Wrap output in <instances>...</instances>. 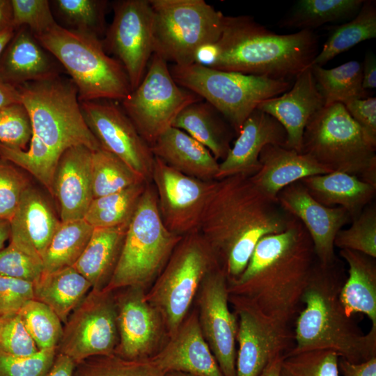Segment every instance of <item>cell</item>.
I'll return each mask as SVG.
<instances>
[{
  "instance_id": "obj_1",
  "label": "cell",
  "mask_w": 376,
  "mask_h": 376,
  "mask_svg": "<svg viewBox=\"0 0 376 376\" xmlns=\"http://www.w3.org/2000/svg\"><path fill=\"white\" fill-rule=\"evenodd\" d=\"M32 127L25 150L0 143V158L31 173L53 196V180L58 159L69 148L100 146L81 113L78 91L71 79L61 75L17 87Z\"/></svg>"
},
{
  "instance_id": "obj_2",
  "label": "cell",
  "mask_w": 376,
  "mask_h": 376,
  "mask_svg": "<svg viewBox=\"0 0 376 376\" xmlns=\"http://www.w3.org/2000/svg\"><path fill=\"white\" fill-rule=\"evenodd\" d=\"M315 258L307 230L292 216L283 231L259 240L242 273L228 280V293L246 299L265 315L290 325L301 310Z\"/></svg>"
},
{
  "instance_id": "obj_3",
  "label": "cell",
  "mask_w": 376,
  "mask_h": 376,
  "mask_svg": "<svg viewBox=\"0 0 376 376\" xmlns=\"http://www.w3.org/2000/svg\"><path fill=\"white\" fill-rule=\"evenodd\" d=\"M291 218L250 177L236 175L216 180L198 231L232 280L242 273L259 240L283 231Z\"/></svg>"
},
{
  "instance_id": "obj_4",
  "label": "cell",
  "mask_w": 376,
  "mask_h": 376,
  "mask_svg": "<svg viewBox=\"0 0 376 376\" xmlns=\"http://www.w3.org/2000/svg\"><path fill=\"white\" fill-rule=\"evenodd\" d=\"M318 36L299 30L278 34L249 15L226 16L217 41L202 52L211 68L293 81L319 52Z\"/></svg>"
},
{
  "instance_id": "obj_5",
  "label": "cell",
  "mask_w": 376,
  "mask_h": 376,
  "mask_svg": "<svg viewBox=\"0 0 376 376\" xmlns=\"http://www.w3.org/2000/svg\"><path fill=\"white\" fill-rule=\"evenodd\" d=\"M344 281L335 263L322 266L317 261L296 317L295 345L285 355L325 350L352 363L376 357V333L363 334L343 306Z\"/></svg>"
},
{
  "instance_id": "obj_6",
  "label": "cell",
  "mask_w": 376,
  "mask_h": 376,
  "mask_svg": "<svg viewBox=\"0 0 376 376\" xmlns=\"http://www.w3.org/2000/svg\"><path fill=\"white\" fill-rule=\"evenodd\" d=\"M35 37L70 75L79 102H120L132 92L123 66L106 53L100 38L65 29L58 23Z\"/></svg>"
},
{
  "instance_id": "obj_7",
  "label": "cell",
  "mask_w": 376,
  "mask_h": 376,
  "mask_svg": "<svg viewBox=\"0 0 376 376\" xmlns=\"http://www.w3.org/2000/svg\"><path fill=\"white\" fill-rule=\"evenodd\" d=\"M182 237L165 226L156 191L148 182L128 224L116 268L103 289L110 292L128 287L146 290L162 271Z\"/></svg>"
},
{
  "instance_id": "obj_8",
  "label": "cell",
  "mask_w": 376,
  "mask_h": 376,
  "mask_svg": "<svg viewBox=\"0 0 376 376\" xmlns=\"http://www.w3.org/2000/svg\"><path fill=\"white\" fill-rule=\"evenodd\" d=\"M169 69L178 85L212 104L237 135L262 102L283 94L293 84L263 76L219 70L199 62L172 65Z\"/></svg>"
},
{
  "instance_id": "obj_9",
  "label": "cell",
  "mask_w": 376,
  "mask_h": 376,
  "mask_svg": "<svg viewBox=\"0 0 376 376\" xmlns=\"http://www.w3.org/2000/svg\"><path fill=\"white\" fill-rule=\"evenodd\" d=\"M375 150L343 104L334 103L309 120L301 152L332 171L355 175L376 187Z\"/></svg>"
},
{
  "instance_id": "obj_10",
  "label": "cell",
  "mask_w": 376,
  "mask_h": 376,
  "mask_svg": "<svg viewBox=\"0 0 376 376\" xmlns=\"http://www.w3.org/2000/svg\"><path fill=\"white\" fill-rule=\"evenodd\" d=\"M220 266L217 256L198 230L182 237L146 292L147 301L162 316L167 338L189 313L203 279Z\"/></svg>"
},
{
  "instance_id": "obj_11",
  "label": "cell",
  "mask_w": 376,
  "mask_h": 376,
  "mask_svg": "<svg viewBox=\"0 0 376 376\" xmlns=\"http://www.w3.org/2000/svg\"><path fill=\"white\" fill-rule=\"evenodd\" d=\"M154 54L173 65L197 62L220 37L225 15L204 0H149Z\"/></svg>"
},
{
  "instance_id": "obj_12",
  "label": "cell",
  "mask_w": 376,
  "mask_h": 376,
  "mask_svg": "<svg viewBox=\"0 0 376 376\" xmlns=\"http://www.w3.org/2000/svg\"><path fill=\"white\" fill-rule=\"evenodd\" d=\"M201 100L198 95L178 85L168 63L153 54L140 84L120 102L139 133L151 146L185 107Z\"/></svg>"
},
{
  "instance_id": "obj_13",
  "label": "cell",
  "mask_w": 376,
  "mask_h": 376,
  "mask_svg": "<svg viewBox=\"0 0 376 376\" xmlns=\"http://www.w3.org/2000/svg\"><path fill=\"white\" fill-rule=\"evenodd\" d=\"M114 292L91 289L69 315L56 353L75 364L100 355L114 354L118 343Z\"/></svg>"
},
{
  "instance_id": "obj_14",
  "label": "cell",
  "mask_w": 376,
  "mask_h": 376,
  "mask_svg": "<svg viewBox=\"0 0 376 376\" xmlns=\"http://www.w3.org/2000/svg\"><path fill=\"white\" fill-rule=\"evenodd\" d=\"M112 8L113 19L102 42L106 53L123 66L132 91L154 54L153 13L149 0L114 1Z\"/></svg>"
},
{
  "instance_id": "obj_15",
  "label": "cell",
  "mask_w": 376,
  "mask_h": 376,
  "mask_svg": "<svg viewBox=\"0 0 376 376\" xmlns=\"http://www.w3.org/2000/svg\"><path fill=\"white\" fill-rule=\"evenodd\" d=\"M228 301L238 322L236 376H259L272 359L293 348L294 332L242 297L229 295Z\"/></svg>"
},
{
  "instance_id": "obj_16",
  "label": "cell",
  "mask_w": 376,
  "mask_h": 376,
  "mask_svg": "<svg viewBox=\"0 0 376 376\" xmlns=\"http://www.w3.org/2000/svg\"><path fill=\"white\" fill-rule=\"evenodd\" d=\"M117 101L80 102L86 125L100 148L125 162L147 182L152 180L155 157Z\"/></svg>"
},
{
  "instance_id": "obj_17",
  "label": "cell",
  "mask_w": 376,
  "mask_h": 376,
  "mask_svg": "<svg viewBox=\"0 0 376 376\" xmlns=\"http://www.w3.org/2000/svg\"><path fill=\"white\" fill-rule=\"evenodd\" d=\"M151 182L166 228L180 236L198 230L216 180L206 181L189 176L155 157Z\"/></svg>"
},
{
  "instance_id": "obj_18",
  "label": "cell",
  "mask_w": 376,
  "mask_h": 376,
  "mask_svg": "<svg viewBox=\"0 0 376 376\" xmlns=\"http://www.w3.org/2000/svg\"><path fill=\"white\" fill-rule=\"evenodd\" d=\"M228 297V279L220 266L203 279L195 300L203 335L223 376H236L238 322Z\"/></svg>"
},
{
  "instance_id": "obj_19",
  "label": "cell",
  "mask_w": 376,
  "mask_h": 376,
  "mask_svg": "<svg viewBox=\"0 0 376 376\" xmlns=\"http://www.w3.org/2000/svg\"><path fill=\"white\" fill-rule=\"evenodd\" d=\"M114 292L118 343L114 354L126 359L152 357L167 338L159 311L146 298V290L137 287Z\"/></svg>"
},
{
  "instance_id": "obj_20",
  "label": "cell",
  "mask_w": 376,
  "mask_h": 376,
  "mask_svg": "<svg viewBox=\"0 0 376 376\" xmlns=\"http://www.w3.org/2000/svg\"><path fill=\"white\" fill-rule=\"evenodd\" d=\"M277 202L289 214L298 219L307 230L313 244L318 263L322 266L336 263L334 240L341 228L351 220L341 207H327L308 193L301 181L283 189Z\"/></svg>"
},
{
  "instance_id": "obj_21",
  "label": "cell",
  "mask_w": 376,
  "mask_h": 376,
  "mask_svg": "<svg viewBox=\"0 0 376 376\" xmlns=\"http://www.w3.org/2000/svg\"><path fill=\"white\" fill-rule=\"evenodd\" d=\"M150 358L165 375L178 372L191 376H223L203 335L196 309L187 314Z\"/></svg>"
},
{
  "instance_id": "obj_22",
  "label": "cell",
  "mask_w": 376,
  "mask_h": 376,
  "mask_svg": "<svg viewBox=\"0 0 376 376\" xmlns=\"http://www.w3.org/2000/svg\"><path fill=\"white\" fill-rule=\"evenodd\" d=\"M287 134L272 116L256 109L244 123L233 147L219 165L216 180L242 175L251 177L260 169V154L267 145L285 147Z\"/></svg>"
},
{
  "instance_id": "obj_23",
  "label": "cell",
  "mask_w": 376,
  "mask_h": 376,
  "mask_svg": "<svg viewBox=\"0 0 376 376\" xmlns=\"http://www.w3.org/2000/svg\"><path fill=\"white\" fill-rule=\"evenodd\" d=\"M324 107L310 66L295 78L288 91L262 102L257 109L274 118L284 127L287 134L285 148L301 152L305 127Z\"/></svg>"
},
{
  "instance_id": "obj_24",
  "label": "cell",
  "mask_w": 376,
  "mask_h": 376,
  "mask_svg": "<svg viewBox=\"0 0 376 376\" xmlns=\"http://www.w3.org/2000/svg\"><path fill=\"white\" fill-rule=\"evenodd\" d=\"M92 152L86 146H73L65 150L58 159L53 180V196L59 203L61 221L84 219L94 198Z\"/></svg>"
},
{
  "instance_id": "obj_25",
  "label": "cell",
  "mask_w": 376,
  "mask_h": 376,
  "mask_svg": "<svg viewBox=\"0 0 376 376\" xmlns=\"http://www.w3.org/2000/svg\"><path fill=\"white\" fill-rule=\"evenodd\" d=\"M60 224L45 197L29 186L10 221V242L43 264L47 249Z\"/></svg>"
},
{
  "instance_id": "obj_26",
  "label": "cell",
  "mask_w": 376,
  "mask_h": 376,
  "mask_svg": "<svg viewBox=\"0 0 376 376\" xmlns=\"http://www.w3.org/2000/svg\"><path fill=\"white\" fill-rule=\"evenodd\" d=\"M63 68L26 26L16 29L0 56V78L19 87L61 75Z\"/></svg>"
},
{
  "instance_id": "obj_27",
  "label": "cell",
  "mask_w": 376,
  "mask_h": 376,
  "mask_svg": "<svg viewBox=\"0 0 376 376\" xmlns=\"http://www.w3.org/2000/svg\"><path fill=\"white\" fill-rule=\"evenodd\" d=\"M259 161L260 169L250 179L260 191L275 201L279 193L287 186L307 177L332 171L306 154L280 146H265Z\"/></svg>"
},
{
  "instance_id": "obj_28",
  "label": "cell",
  "mask_w": 376,
  "mask_h": 376,
  "mask_svg": "<svg viewBox=\"0 0 376 376\" xmlns=\"http://www.w3.org/2000/svg\"><path fill=\"white\" fill-rule=\"evenodd\" d=\"M154 157L173 169L203 180H214L219 163L210 151L184 131L170 127L150 146Z\"/></svg>"
},
{
  "instance_id": "obj_29",
  "label": "cell",
  "mask_w": 376,
  "mask_h": 376,
  "mask_svg": "<svg viewBox=\"0 0 376 376\" xmlns=\"http://www.w3.org/2000/svg\"><path fill=\"white\" fill-rule=\"evenodd\" d=\"M311 196L327 207H341L355 219L373 200L376 187L341 171L315 175L300 180Z\"/></svg>"
},
{
  "instance_id": "obj_30",
  "label": "cell",
  "mask_w": 376,
  "mask_h": 376,
  "mask_svg": "<svg viewBox=\"0 0 376 376\" xmlns=\"http://www.w3.org/2000/svg\"><path fill=\"white\" fill-rule=\"evenodd\" d=\"M339 254L348 265V276L340 293L343 306L349 316L357 313L368 316L370 331L376 333L375 258L350 249H340Z\"/></svg>"
},
{
  "instance_id": "obj_31",
  "label": "cell",
  "mask_w": 376,
  "mask_h": 376,
  "mask_svg": "<svg viewBox=\"0 0 376 376\" xmlns=\"http://www.w3.org/2000/svg\"><path fill=\"white\" fill-rule=\"evenodd\" d=\"M128 224L95 228L86 247L72 266L90 282L92 289L102 290L109 283L121 252Z\"/></svg>"
},
{
  "instance_id": "obj_32",
  "label": "cell",
  "mask_w": 376,
  "mask_h": 376,
  "mask_svg": "<svg viewBox=\"0 0 376 376\" xmlns=\"http://www.w3.org/2000/svg\"><path fill=\"white\" fill-rule=\"evenodd\" d=\"M180 129L207 148L214 158L222 160L230 146V125L209 102L202 100L185 107L172 125Z\"/></svg>"
},
{
  "instance_id": "obj_33",
  "label": "cell",
  "mask_w": 376,
  "mask_h": 376,
  "mask_svg": "<svg viewBox=\"0 0 376 376\" xmlns=\"http://www.w3.org/2000/svg\"><path fill=\"white\" fill-rule=\"evenodd\" d=\"M92 289L90 282L73 267L42 274L33 283V299L48 306L64 324Z\"/></svg>"
},
{
  "instance_id": "obj_34",
  "label": "cell",
  "mask_w": 376,
  "mask_h": 376,
  "mask_svg": "<svg viewBox=\"0 0 376 376\" xmlns=\"http://www.w3.org/2000/svg\"><path fill=\"white\" fill-rule=\"evenodd\" d=\"M376 38V1L364 0L358 13L348 22L331 27L322 49L311 65L323 66L336 56L365 40Z\"/></svg>"
},
{
  "instance_id": "obj_35",
  "label": "cell",
  "mask_w": 376,
  "mask_h": 376,
  "mask_svg": "<svg viewBox=\"0 0 376 376\" xmlns=\"http://www.w3.org/2000/svg\"><path fill=\"white\" fill-rule=\"evenodd\" d=\"M364 0H299L281 19L279 26L313 31L329 22L352 19Z\"/></svg>"
},
{
  "instance_id": "obj_36",
  "label": "cell",
  "mask_w": 376,
  "mask_h": 376,
  "mask_svg": "<svg viewBox=\"0 0 376 376\" xmlns=\"http://www.w3.org/2000/svg\"><path fill=\"white\" fill-rule=\"evenodd\" d=\"M311 70L324 107L368 97V91L362 86V64L357 61H350L331 69L311 65Z\"/></svg>"
},
{
  "instance_id": "obj_37",
  "label": "cell",
  "mask_w": 376,
  "mask_h": 376,
  "mask_svg": "<svg viewBox=\"0 0 376 376\" xmlns=\"http://www.w3.org/2000/svg\"><path fill=\"white\" fill-rule=\"evenodd\" d=\"M93 229L84 219L61 221L43 258L42 274L72 267L86 247Z\"/></svg>"
},
{
  "instance_id": "obj_38",
  "label": "cell",
  "mask_w": 376,
  "mask_h": 376,
  "mask_svg": "<svg viewBox=\"0 0 376 376\" xmlns=\"http://www.w3.org/2000/svg\"><path fill=\"white\" fill-rule=\"evenodd\" d=\"M148 182L93 198L84 219L95 228H110L129 223Z\"/></svg>"
},
{
  "instance_id": "obj_39",
  "label": "cell",
  "mask_w": 376,
  "mask_h": 376,
  "mask_svg": "<svg viewBox=\"0 0 376 376\" xmlns=\"http://www.w3.org/2000/svg\"><path fill=\"white\" fill-rule=\"evenodd\" d=\"M91 177L94 198L147 182L125 162L102 148L92 152Z\"/></svg>"
},
{
  "instance_id": "obj_40",
  "label": "cell",
  "mask_w": 376,
  "mask_h": 376,
  "mask_svg": "<svg viewBox=\"0 0 376 376\" xmlns=\"http://www.w3.org/2000/svg\"><path fill=\"white\" fill-rule=\"evenodd\" d=\"M105 0H54L52 10L65 29L95 36H104L107 30Z\"/></svg>"
},
{
  "instance_id": "obj_41",
  "label": "cell",
  "mask_w": 376,
  "mask_h": 376,
  "mask_svg": "<svg viewBox=\"0 0 376 376\" xmlns=\"http://www.w3.org/2000/svg\"><path fill=\"white\" fill-rule=\"evenodd\" d=\"M73 376H165L150 358L126 359L115 354L95 356L75 365Z\"/></svg>"
},
{
  "instance_id": "obj_42",
  "label": "cell",
  "mask_w": 376,
  "mask_h": 376,
  "mask_svg": "<svg viewBox=\"0 0 376 376\" xmlns=\"http://www.w3.org/2000/svg\"><path fill=\"white\" fill-rule=\"evenodd\" d=\"M19 314L39 350L57 347L63 333L62 322L48 306L33 299Z\"/></svg>"
},
{
  "instance_id": "obj_43",
  "label": "cell",
  "mask_w": 376,
  "mask_h": 376,
  "mask_svg": "<svg viewBox=\"0 0 376 376\" xmlns=\"http://www.w3.org/2000/svg\"><path fill=\"white\" fill-rule=\"evenodd\" d=\"M338 361L336 352L325 350L285 355L279 376H339Z\"/></svg>"
},
{
  "instance_id": "obj_44",
  "label": "cell",
  "mask_w": 376,
  "mask_h": 376,
  "mask_svg": "<svg viewBox=\"0 0 376 376\" xmlns=\"http://www.w3.org/2000/svg\"><path fill=\"white\" fill-rule=\"evenodd\" d=\"M334 246L355 251L376 258V208L366 207L353 220L352 226L340 229L334 240Z\"/></svg>"
},
{
  "instance_id": "obj_45",
  "label": "cell",
  "mask_w": 376,
  "mask_h": 376,
  "mask_svg": "<svg viewBox=\"0 0 376 376\" xmlns=\"http://www.w3.org/2000/svg\"><path fill=\"white\" fill-rule=\"evenodd\" d=\"M12 25L15 29L26 26L34 36L48 31L57 24L47 0H11Z\"/></svg>"
},
{
  "instance_id": "obj_46",
  "label": "cell",
  "mask_w": 376,
  "mask_h": 376,
  "mask_svg": "<svg viewBox=\"0 0 376 376\" xmlns=\"http://www.w3.org/2000/svg\"><path fill=\"white\" fill-rule=\"evenodd\" d=\"M32 135L28 112L22 103L10 105L0 111V143L25 150Z\"/></svg>"
},
{
  "instance_id": "obj_47",
  "label": "cell",
  "mask_w": 376,
  "mask_h": 376,
  "mask_svg": "<svg viewBox=\"0 0 376 376\" xmlns=\"http://www.w3.org/2000/svg\"><path fill=\"white\" fill-rule=\"evenodd\" d=\"M56 354V348L40 350L26 357L0 352V376H46Z\"/></svg>"
},
{
  "instance_id": "obj_48",
  "label": "cell",
  "mask_w": 376,
  "mask_h": 376,
  "mask_svg": "<svg viewBox=\"0 0 376 376\" xmlns=\"http://www.w3.org/2000/svg\"><path fill=\"white\" fill-rule=\"evenodd\" d=\"M29 186L13 164L0 158V219L10 221L25 189Z\"/></svg>"
},
{
  "instance_id": "obj_49",
  "label": "cell",
  "mask_w": 376,
  "mask_h": 376,
  "mask_svg": "<svg viewBox=\"0 0 376 376\" xmlns=\"http://www.w3.org/2000/svg\"><path fill=\"white\" fill-rule=\"evenodd\" d=\"M38 350L19 313L0 316V352L26 357Z\"/></svg>"
},
{
  "instance_id": "obj_50",
  "label": "cell",
  "mask_w": 376,
  "mask_h": 376,
  "mask_svg": "<svg viewBox=\"0 0 376 376\" xmlns=\"http://www.w3.org/2000/svg\"><path fill=\"white\" fill-rule=\"evenodd\" d=\"M43 272L41 261L10 242L0 251V275L35 283Z\"/></svg>"
},
{
  "instance_id": "obj_51",
  "label": "cell",
  "mask_w": 376,
  "mask_h": 376,
  "mask_svg": "<svg viewBox=\"0 0 376 376\" xmlns=\"http://www.w3.org/2000/svg\"><path fill=\"white\" fill-rule=\"evenodd\" d=\"M33 299V283L0 275V316L19 313Z\"/></svg>"
},
{
  "instance_id": "obj_52",
  "label": "cell",
  "mask_w": 376,
  "mask_h": 376,
  "mask_svg": "<svg viewBox=\"0 0 376 376\" xmlns=\"http://www.w3.org/2000/svg\"><path fill=\"white\" fill-rule=\"evenodd\" d=\"M343 105L360 127L366 139L376 146V98L354 99L347 101Z\"/></svg>"
},
{
  "instance_id": "obj_53",
  "label": "cell",
  "mask_w": 376,
  "mask_h": 376,
  "mask_svg": "<svg viewBox=\"0 0 376 376\" xmlns=\"http://www.w3.org/2000/svg\"><path fill=\"white\" fill-rule=\"evenodd\" d=\"M338 368L343 376H376V357L360 363L339 358Z\"/></svg>"
},
{
  "instance_id": "obj_54",
  "label": "cell",
  "mask_w": 376,
  "mask_h": 376,
  "mask_svg": "<svg viewBox=\"0 0 376 376\" xmlns=\"http://www.w3.org/2000/svg\"><path fill=\"white\" fill-rule=\"evenodd\" d=\"M362 64V86L368 91L376 88V57L374 53L366 54Z\"/></svg>"
},
{
  "instance_id": "obj_55",
  "label": "cell",
  "mask_w": 376,
  "mask_h": 376,
  "mask_svg": "<svg viewBox=\"0 0 376 376\" xmlns=\"http://www.w3.org/2000/svg\"><path fill=\"white\" fill-rule=\"evenodd\" d=\"M75 365L68 357L56 353L53 365L46 376H73Z\"/></svg>"
},
{
  "instance_id": "obj_56",
  "label": "cell",
  "mask_w": 376,
  "mask_h": 376,
  "mask_svg": "<svg viewBox=\"0 0 376 376\" xmlns=\"http://www.w3.org/2000/svg\"><path fill=\"white\" fill-rule=\"evenodd\" d=\"M17 103H22L18 88L4 81L0 78V111Z\"/></svg>"
},
{
  "instance_id": "obj_57",
  "label": "cell",
  "mask_w": 376,
  "mask_h": 376,
  "mask_svg": "<svg viewBox=\"0 0 376 376\" xmlns=\"http://www.w3.org/2000/svg\"><path fill=\"white\" fill-rule=\"evenodd\" d=\"M12 19L13 14L10 1L0 0V28L13 26Z\"/></svg>"
},
{
  "instance_id": "obj_58",
  "label": "cell",
  "mask_w": 376,
  "mask_h": 376,
  "mask_svg": "<svg viewBox=\"0 0 376 376\" xmlns=\"http://www.w3.org/2000/svg\"><path fill=\"white\" fill-rule=\"evenodd\" d=\"M284 356H278L272 359L259 376H279L281 363Z\"/></svg>"
},
{
  "instance_id": "obj_59",
  "label": "cell",
  "mask_w": 376,
  "mask_h": 376,
  "mask_svg": "<svg viewBox=\"0 0 376 376\" xmlns=\"http://www.w3.org/2000/svg\"><path fill=\"white\" fill-rule=\"evenodd\" d=\"M15 31L13 26L0 28V56L14 36Z\"/></svg>"
},
{
  "instance_id": "obj_60",
  "label": "cell",
  "mask_w": 376,
  "mask_h": 376,
  "mask_svg": "<svg viewBox=\"0 0 376 376\" xmlns=\"http://www.w3.org/2000/svg\"><path fill=\"white\" fill-rule=\"evenodd\" d=\"M10 237V221L0 219V251L4 248L6 242Z\"/></svg>"
},
{
  "instance_id": "obj_61",
  "label": "cell",
  "mask_w": 376,
  "mask_h": 376,
  "mask_svg": "<svg viewBox=\"0 0 376 376\" xmlns=\"http://www.w3.org/2000/svg\"><path fill=\"white\" fill-rule=\"evenodd\" d=\"M165 376H191V375L182 373L172 372V373H169L166 374Z\"/></svg>"
}]
</instances>
